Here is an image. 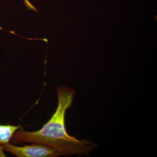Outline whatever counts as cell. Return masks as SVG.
<instances>
[{"mask_svg": "<svg viewBox=\"0 0 157 157\" xmlns=\"http://www.w3.org/2000/svg\"><path fill=\"white\" fill-rule=\"evenodd\" d=\"M56 92L57 107L47 122L37 131L30 132L21 128L14 132L10 142L14 144H44L54 149L59 156H89L97 147V144L71 136L66 129L65 116L73 104L75 91L67 86H59Z\"/></svg>", "mask_w": 157, "mask_h": 157, "instance_id": "obj_1", "label": "cell"}, {"mask_svg": "<svg viewBox=\"0 0 157 157\" xmlns=\"http://www.w3.org/2000/svg\"><path fill=\"white\" fill-rule=\"evenodd\" d=\"M5 151L17 157H57L58 154L50 147L44 144H32L18 146L10 142L2 145Z\"/></svg>", "mask_w": 157, "mask_h": 157, "instance_id": "obj_2", "label": "cell"}, {"mask_svg": "<svg viewBox=\"0 0 157 157\" xmlns=\"http://www.w3.org/2000/svg\"><path fill=\"white\" fill-rule=\"evenodd\" d=\"M21 128L20 125L0 124V144L3 145L10 142L14 132Z\"/></svg>", "mask_w": 157, "mask_h": 157, "instance_id": "obj_3", "label": "cell"}, {"mask_svg": "<svg viewBox=\"0 0 157 157\" xmlns=\"http://www.w3.org/2000/svg\"><path fill=\"white\" fill-rule=\"evenodd\" d=\"M0 157H6L2 145L0 144Z\"/></svg>", "mask_w": 157, "mask_h": 157, "instance_id": "obj_4", "label": "cell"}]
</instances>
